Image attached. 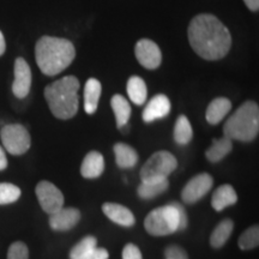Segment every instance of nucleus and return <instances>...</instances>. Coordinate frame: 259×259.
Listing matches in <instances>:
<instances>
[{"label": "nucleus", "mask_w": 259, "mask_h": 259, "mask_svg": "<svg viewBox=\"0 0 259 259\" xmlns=\"http://www.w3.org/2000/svg\"><path fill=\"white\" fill-rule=\"evenodd\" d=\"M15 79L12 83V93L17 99L28 96L31 88V70L23 58H17L14 67Z\"/></svg>", "instance_id": "nucleus-11"}, {"label": "nucleus", "mask_w": 259, "mask_h": 259, "mask_svg": "<svg viewBox=\"0 0 259 259\" xmlns=\"http://www.w3.org/2000/svg\"><path fill=\"white\" fill-rule=\"evenodd\" d=\"M76 51L66 38L42 36L35 47V59L38 69L46 76H57L72 64Z\"/></svg>", "instance_id": "nucleus-2"}, {"label": "nucleus", "mask_w": 259, "mask_h": 259, "mask_svg": "<svg viewBox=\"0 0 259 259\" xmlns=\"http://www.w3.org/2000/svg\"><path fill=\"white\" fill-rule=\"evenodd\" d=\"M213 185L212 177L208 173H200L193 177L181 191V199L187 204L197 203L211 190Z\"/></svg>", "instance_id": "nucleus-9"}, {"label": "nucleus", "mask_w": 259, "mask_h": 259, "mask_svg": "<svg viewBox=\"0 0 259 259\" xmlns=\"http://www.w3.org/2000/svg\"><path fill=\"white\" fill-rule=\"evenodd\" d=\"M176 205V208L178 210V213H179V218H180V225H179V231H184V229H186L187 225H189V218H187V213H186V210L184 208L183 205H181L180 203L178 202H171Z\"/></svg>", "instance_id": "nucleus-33"}, {"label": "nucleus", "mask_w": 259, "mask_h": 259, "mask_svg": "<svg viewBox=\"0 0 259 259\" xmlns=\"http://www.w3.org/2000/svg\"><path fill=\"white\" fill-rule=\"evenodd\" d=\"M109 253L106 248L103 247H96L94 248L92 252H89L88 254H85L84 257L79 259H108Z\"/></svg>", "instance_id": "nucleus-32"}, {"label": "nucleus", "mask_w": 259, "mask_h": 259, "mask_svg": "<svg viewBox=\"0 0 259 259\" xmlns=\"http://www.w3.org/2000/svg\"><path fill=\"white\" fill-rule=\"evenodd\" d=\"M97 247V239L95 236H84L78 244H76L70 251V259H79Z\"/></svg>", "instance_id": "nucleus-27"}, {"label": "nucleus", "mask_w": 259, "mask_h": 259, "mask_svg": "<svg viewBox=\"0 0 259 259\" xmlns=\"http://www.w3.org/2000/svg\"><path fill=\"white\" fill-rule=\"evenodd\" d=\"M170 112V101L163 94L155 95L149 101L143 111V120L145 122H153L157 119H162L167 116Z\"/></svg>", "instance_id": "nucleus-13"}, {"label": "nucleus", "mask_w": 259, "mask_h": 259, "mask_svg": "<svg viewBox=\"0 0 259 259\" xmlns=\"http://www.w3.org/2000/svg\"><path fill=\"white\" fill-rule=\"evenodd\" d=\"M244 3L251 11L257 12L259 9V0H244Z\"/></svg>", "instance_id": "nucleus-35"}, {"label": "nucleus", "mask_w": 259, "mask_h": 259, "mask_svg": "<svg viewBox=\"0 0 259 259\" xmlns=\"http://www.w3.org/2000/svg\"><path fill=\"white\" fill-rule=\"evenodd\" d=\"M102 93V85L96 78L87 80L84 87V111L87 114L93 115L97 111L99 100Z\"/></svg>", "instance_id": "nucleus-17"}, {"label": "nucleus", "mask_w": 259, "mask_h": 259, "mask_svg": "<svg viewBox=\"0 0 259 259\" xmlns=\"http://www.w3.org/2000/svg\"><path fill=\"white\" fill-rule=\"evenodd\" d=\"M111 106L115 115L116 126H118L119 130H121L127 125V122L130 120V116H131L132 112L131 106H130L127 100H126L122 95H119V94H115V95L112 97Z\"/></svg>", "instance_id": "nucleus-20"}, {"label": "nucleus", "mask_w": 259, "mask_h": 259, "mask_svg": "<svg viewBox=\"0 0 259 259\" xmlns=\"http://www.w3.org/2000/svg\"><path fill=\"white\" fill-rule=\"evenodd\" d=\"M79 80L74 76H66L51 83L45 89V97L52 114L61 120L73 118L79 107Z\"/></svg>", "instance_id": "nucleus-3"}, {"label": "nucleus", "mask_w": 259, "mask_h": 259, "mask_svg": "<svg viewBox=\"0 0 259 259\" xmlns=\"http://www.w3.org/2000/svg\"><path fill=\"white\" fill-rule=\"evenodd\" d=\"M80 220V211L76 208H61L50 215V226L58 232H66L72 229Z\"/></svg>", "instance_id": "nucleus-12"}, {"label": "nucleus", "mask_w": 259, "mask_h": 259, "mask_svg": "<svg viewBox=\"0 0 259 259\" xmlns=\"http://www.w3.org/2000/svg\"><path fill=\"white\" fill-rule=\"evenodd\" d=\"M233 149V141L232 139L222 137L220 139H213L211 147L205 151V157L208 158L210 162L216 163L223 160L227 155L232 151Z\"/></svg>", "instance_id": "nucleus-21"}, {"label": "nucleus", "mask_w": 259, "mask_h": 259, "mask_svg": "<svg viewBox=\"0 0 259 259\" xmlns=\"http://www.w3.org/2000/svg\"><path fill=\"white\" fill-rule=\"evenodd\" d=\"M122 259H143L142 252L135 244H127L122 250Z\"/></svg>", "instance_id": "nucleus-31"}, {"label": "nucleus", "mask_w": 259, "mask_h": 259, "mask_svg": "<svg viewBox=\"0 0 259 259\" xmlns=\"http://www.w3.org/2000/svg\"><path fill=\"white\" fill-rule=\"evenodd\" d=\"M238 245L241 250L248 251L253 250V248L258 247L259 245V227L252 226L247 228L242 234L239 236Z\"/></svg>", "instance_id": "nucleus-26"}, {"label": "nucleus", "mask_w": 259, "mask_h": 259, "mask_svg": "<svg viewBox=\"0 0 259 259\" xmlns=\"http://www.w3.org/2000/svg\"><path fill=\"white\" fill-rule=\"evenodd\" d=\"M166 259H189V254L181 246L170 245L164 250Z\"/></svg>", "instance_id": "nucleus-30"}, {"label": "nucleus", "mask_w": 259, "mask_h": 259, "mask_svg": "<svg viewBox=\"0 0 259 259\" xmlns=\"http://www.w3.org/2000/svg\"><path fill=\"white\" fill-rule=\"evenodd\" d=\"M21 189L10 183H0V205L17 202L21 197Z\"/></svg>", "instance_id": "nucleus-28"}, {"label": "nucleus", "mask_w": 259, "mask_h": 259, "mask_svg": "<svg viewBox=\"0 0 259 259\" xmlns=\"http://www.w3.org/2000/svg\"><path fill=\"white\" fill-rule=\"evenodd\" d=\"M102 211L111 221L122 227H132L135 225L136 219L134 213L126 206L116 203H105L102 205Z\"/></svg>", "instance_id": "nucleus-14"}, {"label": "nucleus", "mask_w": 259, "mask_h": 259, "mask_svg": "<svg viewBox=\"0 0 259 259\" xmlns=\"http://www.w3.org/2000/svg\"><path fill=\"white\" fill-rule=\"evenodd\" d=\"M6 167H8V157H6L5 150L0 145V171L6 169Z\"/></svg>", "instance_id": "nucleus-34"}, {"label": "nucleus", "mask_w": 259, "mask_h": 259, "mask_svg": "<svg viewBox=\"0 0 259 259\" xmlns=\"http://www.w3.org/2000/svg\"><path fill=\"white\" fill-rule=\"evenodd\" d=\"M236 202H238V194H236L234 187L228 184L218 187L212 193L211 205L216 211H222L223 209L234 205Z\"/></svg>", "instance_id": "nucleus-18"}, {"label": "nucleus", "mask_w": 259, "mask_h": 259, "mask_svg": "<svg viewBox=\"0 0 259 259\" xmlns=\"http://www.w3.org/2000/svg\"><path fill=\"white\" fill-rule=\"evenodd\" d=\"M259 132V107L253 101H247L239 107L234 114L223 125L225 137L232 141L252 142Z\"/></svg>", "instance_id": "nucleus-4"}, {"label": "nucleus", "mask_w": 259, "mask_h": 259, "mask_svg": "<svg viewBox=\"0 0 259 259\" xmlns=\"http://www.w3.org/2000/svg\"><path fill=\"white\" fill-rule=\"evenodd\" d=\"M36 197L42 210L52 215L58 210L64 208V194L53 183L42 180L36 185Z\"/></svg>", "instance_id": "nucleus-8"}, {"label": "nucleus", "mask_w": 259, "mask_h": 259, "mask_svg": "<svg viewBox=\"0 0 259 259\" xmlns=\"http://www.w3.org/2000/svg\"><path fill=\"white\" fill-rule=\"evenodd\" d=\"M193 137V130L187 116L180 115L174 126V141L180 145H186Z\"/></svg>", "instance_id": "nucleus-25"}, {"label": "nucleus", "mask_w": 259, "mask_h": 259, "mask_svg": "<svg viewBox=\"0 0 259 259\" xmlns=\"http://www.w3.org/2000/svg\"><path fill=\"white\" fill-rule=\"evenodd\" d=\"M232 102L226 97H218L209 103L205 112V119L210 125H218L231 112Z\"/></svg>", "instance_id": "nucleus-16"}, {"label": "nucleus", "mask_w": 259, "mask_h": 259, "mask_svg": "<svg viewBox=\"0 0 259 259\" xmlns=\"http://www.w3.org/2000/svg\"><path fill=\"white\" fill-rule=\"evenodd\" d=\"M105 170V160L99 151H90L80 164V174L85 179H96Z\"/></svg>", "instance_id": "nucleus-15"}, {"label": "nucleus", "mask_w": 259, "mask_h": 259, "mask_svg": "<svg viewBox=\"0 0 259 259\" xmlns=\"http://www.w3.org/2000/svg\"><path fill=\"white\" fill-rule=\"evenodd\" d=\"M136 58L142 66L148 70H155L161 65L162 54L160 47L154 41L143 38L136 44Z\"/></svg>", "instance_id": "nucleus-10"}, {"label": "nucleus", "mask_w": 259, "mask_h": 259, "mask_svg": "<svg viewBox=\"0 0 259 259\" xmlns=\"http://www.w3.org/2000/svg\"><path fill=\"white\" fill-rule=\"evenodd\" d=\"M127 94L130 100H131L135 105H144L148 97L147 84H145V82L141 78V77H130V79L127 80Z\"/></svg>", "instance_id": "nucleus-23"}, {"label": "nucleus", "mask_w": 259, "mask_h": 259, "mask_svg": "<svg viewBox=\"0 0 259 259\" xmlns=\"http://www.w3.org/2000/svg\"><path fill=\"white\" fill-rule=\"evenodd\" d=\"M178 161L169 151H156L148 158L141 169V179L144 183L168 179L177 169Z\"/></svg>", "instance_id": "nucleus-6"}, {"label": "nucleus", "mask_w": 259, "mask_h": 259, "mask_svg": "<svg viewBox=\"0 0 259 259\" xmlns=\"http://www.w3.org/2000/svg\"><path fill=\"white\" fill-rule=\"evenodd\" d=\"M115 155V162L119 168L127 169L132 168L137 164L138 162V154L134 148L130 147L126 143H116L113 148Z\"/></svg>", "instance_id": "nucleus-19"}, {"label": "nucleus", "mask_w": 259, "mask_h": 259, "mask_svg": "<svg viewBox=\"0 0 259 259\" xmlns=\"http://www.w3.org/2000/svg\"><path fill=\"white\" fill-rule=\"evenodd\" d=\"M5 50H6L5 37H4V35H3V32L0 31V57L5 53Z\"/></svg>", "instance_id": "nucleus-36"}, {"label": "nucleus", "mask_w": 259, "mask_h": 259, "mask_svg": "<svg viewBox=\"0 0 259 259\" xmlns=\"http://www.w3.org/2000/svg\"><path fill=\"white\" fill-rule=\"evenodd\" d=\"M8 259H29L28 246L22 241H16L9 247Z\"/></svg>", "instance_id": "nucleus-29"}, {"label": "nucleus", "mask_w": 259, "mask_h": 259, "mask_svg": "<svg viewBox=\"0 0 259 259\" xmlns=\"http://www.w3.org/2000/svg\"><path fill=\"white\" fill-rule=\"evenodd\" d=\"M233 229H234V222L231 219L223 220L216 226L210 235V245L213 248H221L231 238Z\"/></svg>", "instance_id": "nucleus-22"}, {"label": "nucleus", "mask_w": 259, "mask_h": 259, "mask_svg": "<svg viewBox=\"0 0 259 259\" xmlns=\"http://www.w3.org/2000/svg\"><path fill=\"white\" fill-rule=\"evenodd\" d=\"M189 41L192 50L205 60H220L232 47L231 32L212 15L196 16L189 25Z\"/></svg>", "instance_id": "nucleus-1"}, {"label": "nucleus", "mask_w": 259, "mask_h": 259, "mask_svg": "<svg viewBox=\"0 0 259 259\" xmlns=\"http://www.w3.org/2000/svg\"><path fill=\"white\" fill-rule=\"evenodd\" d=\"M169 187V181L168 179L157 180V181H148L142 184L138 187V196L142 199H153L155 197L160 196Z\"/></svg>", "instance_id": "nucleus-24"}, {"label": "nucleus", "mask_w": 259, "mask_h": 259, "mask_svg": "<svg viewBox=\"0 0 259 259\" xmlns=\"http://www.w3.org/2000/svg\"><path fill=\"white\" fill-rule=\"evenodd\" d=\"M0 138L5 150L15 156L27 153L31 145L30 135L21 124L5 125L0 131Z\"/></svg>", "instance_id": "nucleus-7"}, {"label": "nucleus", "mask_w": 259, "mask_h": 259, "mask_svg": "<svg viewBox=\"0 0 259 259\" xmlns=\"http://www.w3.org/2000/svg\"><path fill=\"white\" fill-rule=\"evenodd\" d=\"M180 218L173 203L151 210L144 220V227L150 235L164 236L179 231Z\"/></svg>", "instance_id": "nucleus-5"}]
</instances>
